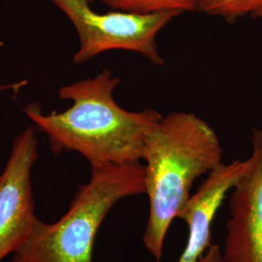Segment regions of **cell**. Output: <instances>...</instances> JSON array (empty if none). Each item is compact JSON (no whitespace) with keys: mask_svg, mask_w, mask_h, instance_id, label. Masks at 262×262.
<instances>
[{"mask_svg":"<svg viewBox=\"0 0 262 262\" xmlns=\"http://www.w3.org/2000/svg\"><path fill=\"white\" fill-rule=\"evenodd\" d=\"M119 84L120 79L104 69L94 78L60 88L59 97L72 101L66 111L45 114L37 103L28 104L24 111L56 152L77 151L91 165L137 163L146 136L162 116L150 108L124 110L113 95Z\"/></svg>","mask_w":262,"mask_h":262,"instance_id":"obj_1","label":"cell"},{"mask_svg":"<svg viewBox=\"0 0 262 262\" xmlns=\"http://www.w3.org/2000/svg\"><path fill=\"white\" fill-rule=\"evenodd\" d=\"M222 158L217 134L193 113H170L146 136L142 159L150 209L143 243L157 262L194 182L223 163Z\"/></svg>","mask_w":262,"mask_h":262,"instance_id":"obj_2","label":"cell"},{"mask_svg":"<svg viewBox=\"0 0 262 262\" xmlns=\"http://www.w3.org/2000/svg\"><path fill=\"white\" fill-rule=\"evenodd\" d=\"M145 165H91V178L80 186L69 208L52 224L38 222L11 262H94V241L104 219L117 203L145 193Z\"/></svg>","mask_w":262,"mask_h":262,"instance_id":"obj_3","label":"cell"},{"mask_svg":"<svg viewBox=\"0 0 262 262\" xmlns=\"http://www.w3.org/2000/svg\"><path fill=\"white\" fill-rule=\"evenodd\" d=\"M70 19L79 37V49L73 56L82 64L105 52L122 50L137 53L152 66H163L157 38L171 20L182 13L166 11L140 15L122 11L98 13L94 0H51Z\"/></svg>","mask_w":262,"mask_h":262,"instance_id":"obj_4","label":"cell"},{"mask_svg":"<svg viewBox=\"0 0 262 262\" xmlns=\"http://www.w3.org/2000/svg\"><path fill=\"white\" fill-rule=\"evenodd\" d=\"M38 158L34 127L15 138L0 175V262L28 242L40 221L34 213L31 171Z\"/></svg>","mask_w":262,"mask_h":262,"instance_id":"obj_5","label":"cell"},{"mask_svg":"<svg viewBox=\"0 0 262 262\" xmlns=\"http://www.w3.org/2000/svg\"><path fill=\"white\" fill-rule=\"evenodd\" d=\"M253 151L231 189L224 262H262V127L253 129Z\"/></svg>","mask_w":262,"mask_h":262,"instance_id":"obj_6","label":"cell"},{"mask_svg":"<svg viewBox=\"0 0 262 262\" xmlns=\"http://www.w3.org/2000/svg\"><path fill=\"white\" fill-rule=\"evenodd\" d=\"M247 167V160L221 163L208 174L196 192L190 195L178 219L187 223L188 236L177 262H198L212 245V225L216 212Z\"/></svg>","mask_w":262,"mask_h":262,"instance_id":"obj_7","label":"cell"},{"mask_svg":"<svg viewBox=\"0 0 262 262\" xmlns=\"http://www.w3.org/2000/svg\"><path fill=\"white\" fill-rule=\"evenodd\" d=\"M110 8L140 15L166 11L198 12L201 0H102Z\"/></svg>","mask_w":262,"mask_h":262,"instance_id":"obj_8","label":"cell"},{"mask_svg":"<svg viewBox=\"0 0 262 262\" xmlns=\"http://www.w3.org/2000/svg\"><path fill=\"white\" fill-rule=\"evenodd\" d=\"M198 12L229 23L246 16L262 19V0H201Z\"/></svg>","mask_w":262,"mask_h":262,"instance_id":"obj_9","label":"cell"},{"mask_svg":"<svg viewBox=\"0 0 262 262\" xmlns=\"http://www.w3.org/2000/svg\"><path fill=\"white\" fill-rule=\"evenodd\" d=\"M198 262H224L221 247L215 244H212L208 248L205 253L199 258Z\"/></svg>","mask_w":262,"mask_h":262,"instance_id":"obj_10","label":"cell"},{"mask_svg":"<svg viewBox=\"0 0 262 262\" xmlns=\"http://www.w3.org/2000/svg\"><path fill=\"white\" fill-rule=\"evenodd\" d=\"M27 83H28L27 81H23L15 84H0V93L4 91H10V90H19V88L24 86L25 84H27Z\"/></svg>","mask_w":262,"mask_h":262,"instance_id":"obj_11","label":"cell"}]
</instances>
